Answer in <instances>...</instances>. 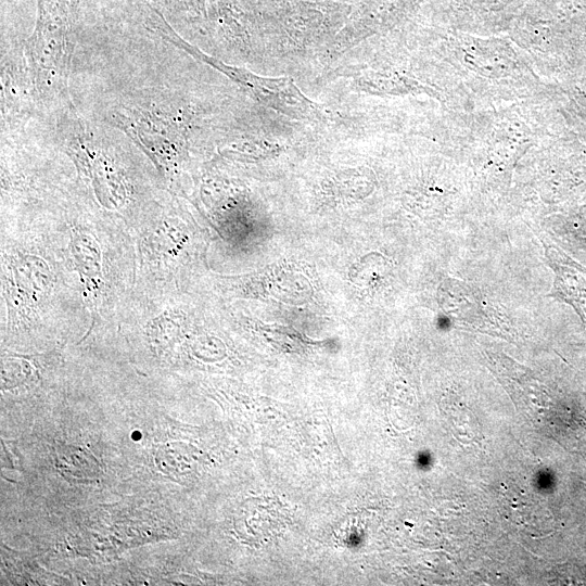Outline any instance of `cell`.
<instances>
[{
    "instance_id": "obj_1",
    "label": "cell",
    "mask_w": 586,
    "mask_h": 586,
    "mask_svg": "<svg viewBox=\"0 0 586 586\" xmlns=\"http://www.w3.org/2000/svg\"><path fill=\"white\" fill-rule=\"evenodd\" d=\"M442 293L445 311L458 323L486 332L501 329L494 306L469 284L448 279Z\"/></svg>"
},
{
    "instance_id": "obj_2",
    "label": "cell",
    "mask_w": 586,
    "mask_h": 586,
    "mask_svg": "<svg viewBox=\"0 0 586 586\" xmlns=\"http://www.w3.org/2000/svg\"><path fill=\"white\" fill-rule=\"evenodd\" d=\"M547 264L555 273V281L549 296L570 304L586 322V268L547 238H542Z\"/></svg>"
}]
</instances>
